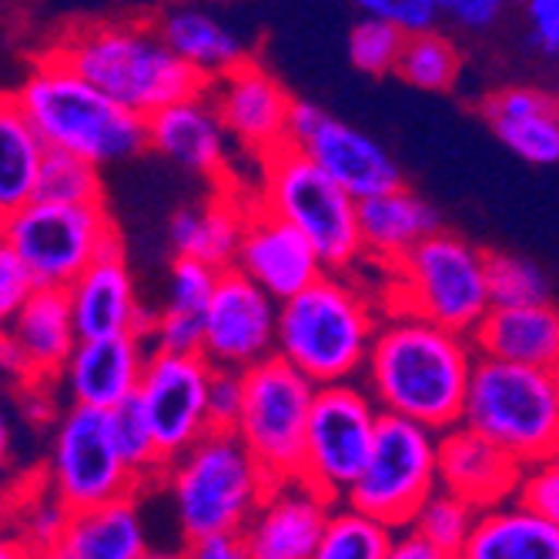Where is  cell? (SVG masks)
<instances>
[{
	"mask_svg": "<svg viewBox=\"0 0 559 559\" xmlns=\"http://www.w3.org/2000/svg\"><path fill=\"white\" fill-rule=\"evenodd\" d=\"M476 359L479 348L473 335L452 332L413 312L385 309L362 385L382 413L445 432L463 423Z\"/></svg>",
	"mask_w": 559,
	"mask_h": 559,
	"instance_id": "obj_1",
	"label": "cell"
},
{
	"mask_svg": "<svg viewBox=\"0 0 559 559\" xmlns=\"http://www.w3.org/2000/svg\"><path fill=\"white\" fill-rule=\"evenodd\" d=\"M382 316V298L355 272H325L278 305L275 355L316 385L362 379Z\"/></svg>",
	"mask_w": 559,
	"mask_h": 559,
	"instance_id": "obj_2",
	"label": "cell"
},
{
	"mask_svg": "<svg viewBox=\"0 0 559 559\" xmlns=\"http://www.w3.org/2000/svg\"><path fill=\"white\" fill-rule=\"evenodd\" d=\"M14 97L47 147L68 151L94 168L121 165L147 151V118L94 87L55 50L31 68Z\"/></svg>",
	"mask_w": 559,
	"mask_h": 559,
	"instance_id": "obj_3",
	"label": "cell"
},
{
	"mask_svg": "<svg viewBox=\"0 0 559 559\" xmlns=\"http://www.w3.org/2000/svg\"><path fill=\"white\" fill-rule=\"evenodd\" d=\"M55 55L141 118L209 87L205 78L175 55L162 27L147 21L91 24L58 44Z\"/></svg>",
	"mask_w": 559,
	"mask_h": 559,
	"instance_id": "obj_4",
	"label": "cell"
},
{
	"mask_svg": "<svg viewBox=\"0 0 559 559\" xmlns=\"http://www.w3.org/2000/svg\"><path fill=\"white\" fill-rule=\"evenodd\" d=\"M162 476L185 539L245 530L272 486V476L235 429L205 432Z\"/></svg>",
	"mask_w": 559,
	"mask_h": 559,
	"instance_id": "obj_5",
	"label": "cell"
},
{
	"mask_svg": "<svg viewBox=\"0 0 559 559\" xmlns=\"http://www.w3.org/2000/svg\"><path fill=\"white\" fill-rule=\"evenodd\" d=\"M385 309L423 316L463 335H473L492 309L489 251L445 228L423 238L409 255L385 269Z\"/></svg>",
	"mask_w": 559,
	"mask_h": 559,
	"instance_id": "obj_6",
	"label": "cell"
},
{
	"mask_svg": "<svg viewBox=\"0 0 559 559\" xmlns=\"http://www.w3.org/2000/svg\"><path fill=\"white\" fill-rule=\"evenodd\" d=\"M251 198L309 238L329 272H355L366 262L359 198L335 185L305 151L285 144L262 158L259 191Z\"/></svg>",
	"mask_w": 559,
	"mask_h": 559,
	"instance_id": "obj_7",
	"label": "cell"
},
{
	"mask_svg": "<svg viewBox=\"0 0 559 559\" xmlns=\"http://www.w3.org/2000/svg\"><path fill=\"white\" fill-rule=\"evenodd\" d=\"M463 426L502 445L523 466L559 452V395L552 372L479 355L463 405Z\"/></svg>",
	"mask_w": 559,
	"mask_h": 559,
	"instance_id": "obj_8",
	"label": "cell"
},
{
	"mask_svg": "<svg viewBox=\"0 0 559 559\" xmlns=\"http://www.w3.org/2000/svg\"><path fill=\"white\" fill-rule=\"evenodd\" d=\"M0 235L17 251L37 288H68L100 255L121 248L115 218L100 201L34 198L4 218Z\"/></svg>",
	"mask_w": 559,
	"mask_h": 559,
	"instance_id": "obj_9",
	"label": "cell"
},
{
	"mask_svg": "<svg viewBox=\"0 0 559 559\" xmlns=\"http://www.w3.org/2000/svg\"><path fill=\"white\" fill-rule=\"evenodd\" d=\"M439 489V432L382 413L366 469L342 502L392 530H409L423 502Z\"/></svg>",
	"mask_w": 559,
	"mask_h": 559,
	"instance_id": "obj_10",
	"label": "cell"
},
{
	"mask_svg": "<svg viewBox=\"0 0 559 559\" xmlns=\"http://www.w3.org/2000/svg\"><path fill=\"white\" fill-rule=\"evenodd\" d=\"M316 392L319 385L288 366L282 355H272L245 372V405L235 432L272 483L301 476L305 432H309Z\"/></svg>",
	"mask_w": 559,
	"mask_h": 559,
	"instance_id": "obj_11",
	"label": "cell"
},
{
	"mask_svg": "<svg viewBox=\"0 0 559 559\" xmlns=\"http://www.w3.org/2000/svg\"><path fill=\"white\" fill-rule=\"evenodd\" d=\"M379 419L382 409L362 379L319 385L305 432L301 476L329 499L342 502L369 463Z\"/></svg>",
	"mask_w": 559,
	"mask_h": 559,
	"instance_id": "obj_12",
	"label": "cell"
},
{
	"mask_svg": "<svg viewBox=\"0 0 559 559\" xmlns=\"http://www.w3.org/2000/svg\"><path fill=\"white\" fill-rule=\"evenodd\" d=\"M47 476L50 496H58L71 513L134 496L141 486L121 460L108 409H94V405H68L50 439Z\"/></svg>",
	"mask_w": 559,
	"mask_h": 559,
	"instance_id": "obj_13",
	"label": "cell"
},
{
	"mask_svg": "<svg viewBox=\"0 0 559 559\" xmlns=\"http://www.w3.org/2000/svg\"><path fill=\"white\" fill-rule=\"evenodd\" d=\"M288 144L305 151L352 198H369L402 185V168L389 147L369 131L332 118L316 100L295 97L288 118Z\"/></svg>",
	"mask_w": 559,
	"mask_h": 559,
	"instance_id": "obj_14",
	"label": "cell"
},
{
	"mask_svg": "<svg viewBox=\"0 0 559 559\" xmlns=\"http://www.w3.org/2000/svg\"><path fill=\"white\" fill-rule=\"evenodd\" d=\"M212 362L201 352H151L144 366L138 399L155 429L165 466L185 449L212 432L209 419V382Z\"/></svg>",
	"mask_w": 559,
	"mask_h": 559,
	"instance_id": "obj_15",
	"label": "cell"
},
{
	"mask_svg": "<svg viewBox=\"0 0 559 559\" xmlns=\"http://www.w3.org/2000/svg\"><path fill=\"white\" fill-rule=\"evenodd\" d=\"M278 298L238 269H225L205 309L201 355L215 369L248 372L275 355L278 342Z\"/></svg>",
	"mask_w": 559,
	"mask_h": 559,
	"instance_id": "obj_16",
	"label": "cell"
},
{
	"mask_svg": "<svg viewBox=\"0 0 559 559\" xmlns=\"http://www.w3.org/2000/svg\"><path fill=\"white\" fill-rule=\"evenodd\" d=\"M205 94L212 97V105L238 151L255 165L288 144V118L295 97L255 58H248L241 68L212 81Z\"/></svg>",
	"mask_w": 559,
	"mask_h": 559,
	"instance_id": "obj_17",
	"label": "cell"
},
{
	"mask_svg": "<svg viewBox=\"0 0 559 559\" xmlns=\"http://www.w3.org/2000/svg\"><path fill=\"white\" fill-rule=\"evenodd\" d=\"M147 151H155V155L194 178L238 188L231 168L238 144L231 141L205 91L175 100V105L147 118Z\"/></svg>",
	"mask_w": 559,
	"mask_h": 559,
	"instance_id": "obj_18",
	"label": "cell"
},
{
	"mask_svg": "<svg viewBox=\"0 0 559 559\" xmlns=\"http://www.w3.org/2000/svg\"><path fill=\"white\" fill-rule=\"evenodd\" d=\"M332 510L335 499L305 476L275 479L241 530L251 559H312Z\"/></svg>",
	"mask_w": 559,
	"mask_h": 559,
	"instance_id": "obj_19",
	"label": "cell"
},
{
	"mask_svg": "<svg viewBox=\"0 0 559 559\" xmlns=\"http://www.w3.org/2000/svg\"><path fill=\"white\" fill-rule=\"evenodd\" d=\"M231 269L245 272L251 282H259L278 301L292 298L301 288H309L316 278H322L329 272L316 245L292 222H285L282 215L259 205L255 198H251V209L245 218V231H241L238 255H235Z\"/></svg>",
	"mask_w": 559,
	"mask_h": 559,
	"instance_id": "obj_20",
	"label": "cell"
},
{
	"mask_svg": "<svg viewBox=\"0 0 559 559\" xmlns=\"http://www.w3.org/2000/svg\"><path fill=\"white\" fill-rule=\"evenodd\" d=\"M147 359L151 345L141 332L78 338L58 379L71 405L115 409L138 392Z\"/></svg>",
	"mask_w": 559,
	"mask_h": 559,
	"instance_id": "obj_21",
	"label": "cell"
},
{
	"mask_svg": "<svg viewBox=\"0 0 559 559\" xmlns=\"http://www.w3.org/2000/svg\"><path fill=\"white\" fill-rule=\"evenodd\" d=\"M71 316L81 338L121 335V332H147L155 309L138 298L134 272L124 259V248L100 255L91 269H84L71 285Z\"/></svg>",
	"mask_w": 559,
	"mask_h": 559,
	"instance_id": "obj_22",
	"label": "cell"
},
{
	"mask_svg": "<svg viewBox=\"0 0 559 559\" xmlns=\"http://www.w3.org/2000/svg\"><path fill=\"white\" fill-rule=\"evenodd\" d=\"M523 469L502 445L463 423L439 432V486L473 502L479 513L513 499Z\"/></svg>",
	"mask_w": 559,
	"mask_h": 559,
	"instance_id": "obj_23",
	"label": "cell"
},
{
	"mask_svg": "<svg viewBox=\"0 0 559 559\" xmlns=\"http://www.w3.org/2000/svg\"><path fill=\"white\" fill-rule=\"evenodd\" d=\"M486 124L506 151L533 168L559 165V105L556 94L530 84H506L483 97Z\"/></svg>",
	"mask_w": 559,
	"mask_h": 559,
	"instance_id": "obj_24",
	"label": "cell"
},
{
	"mask_svg": "<svg viewBox=\"0 0 559 559\" xmlns=\"http://www.w3.org/2000/svg\"><path fill=\"white\" fill-rule=\"evenodd\" d=\"M439 228H442L439 212L405 181L359 201V231H362L366 262L376 265L379 272L392 269L423 238H429Z\"/></svg>",
	"mask_w": 559,
	"mask_h": 559,
	"instance_id": "obj_25",
	"label": "cell"
},
{
	"mask_svg": "<svg viewBox=\"0 0 559 559\" xmlns=\"http://www.w3.org/2000/svg\"><path fill=\"white\" fill-rule=\"evenodd\" d=\"M251 209V194L231 185H218L212 198L185 205L168 222V245L175 255L201 259L215 269H231L238 241Z\"/></svg>",
	"mask_w": 559,
	"mask_h": 559,
	"instance_id": "obj_26",
	"label": "cell"
},
{
	"mask_svg": "<svg viewBox=\"0 0 559 559\" xmlns=\"http://www.w3.org/2000/svg\"><path fill=\"white\" fill-rule=\"evenodd\" d=\"M147 536L134 496L111 499L68 516L61 536L37 559H141Z\"/></svg>",
	"mask_w": 559,
	"mask_h": 559,
	"instance_id": "obj_27",
	"label": "cell"
},
{
	"mask_svg": "<svg viewBox=\"0 0 559 559\" xmlns=\"http://www.w3.org/2000/svg\"><path fill=\"white\" fill-rule=\"evenodd\" d=\"M473 342L479 355L552 372L559 366V309L552 301L492 305Z\"/></svg>",
	"mask_w": 559,
	"mask_h": 559,
	"instance_id": "obj_28",
	"label": "cell"
},
{
	"mask_svg": "<svg viewBox=\"0 0 559 559\" xmlns=\"http://www.w3.org/2000/svg\"><path fill=\"white\" fill-rule=\"evenodd\" d=\"M455 559H559V526L513 496L479 513Z\"/></svg>",
	"mask_w": 559,
	"mask_h": 559,
	"instance_id": "obj_29",
	"label": "cell"
},
{
	"mask_svg": "<svg viewBox=\"0 0 559 559\" xmlns=\"http://www.w3.org/2000/svg\"><path fill=\"white\" fill-rule=\"evenodd\" d=\"M11 332L27 355L31 382L58 379L81 338L74 329L68 288H34L11 322Z\"/></svg>",
	"mask_w": 559,
	"mask_h": 559,
	"instance_id": "obj_30",
	"label": "cell"
},
{
	"mask_svg": "<svg viewBox=\"0 0 559 559\" xmlns=\"http://www.w3.org/2000/svg\"><path fill=\"white\" fill-rule=\"evenodd\" d=\"M158 27L175 47V55L205 78V84L225 78L251 58L245 37L212 11L175 8L162 17Z\"/></svg>",
	"mask_w": 559,
	"mask_h": 559,
	"instance_id": "obj_31",
	"label": "cell"
},
{
	"mask_svg": "<svg viewBox=\"0 0 559 559\" xmlns=\"http://www.w3.org/2000/svg\"><path fill=\"white\" fill-rule=\"evenodd\" d=\"M47 144L14 94H0V215H14L37 194Z\"/></svg>",
	"mask_w": 559,
	"mask_h": 559,
	"instance_id": "obj_32",
	"label": "cell"
},
{
	"mask_svg": "<svg viewBox=\"0 0 559 559\" xmlns=\"http://www.w3.org/2000/svg\"><path fill=\"white\" fill-rule=\"evenodd\" d=\"M460 74H463V50L449 34H442L439 27L405 34L399 68H395V78L402 84L426 94H445L460 84Z\"/></svg>",
	"mask_w": 559,
	"mask_h": 559,
	"instance_id": "obj_33",
	"label": "cell"
},
{
	"mask_svg": "<svg viewBox=\"0 0 559 559\" xmlns=\"http://www.w3.org/2000/svg\"><path fill=\"white\" fill-rule=\"evenodd\" d=\"M395 533L389 523L352 510L348 502H335L312 559H385Z\"/></svg>",
	"mask_w": 559,
	"mask_h": 559,
	"instance_id": "obj_34",
	"label": "cell"
},
{
	"mask_svg": "<svg viewBox=\"0 0 559 559\" xmlns=\"http://www.w3.org/2000/svg\"><path fill=\"white\" fill-rule=\"evenodd\" d=\"M108 416H111V432H115L118 452L131 466V473L141 483L158 479L165 473V455L158 449L155 429L147 423V413H144L138 392L131 399H124L121 405H115V409H108Z\"/></svg>",
	"mask_w": 559,
	"mask_h": 559,
	"instance_id": "obj_35",
	"label": "cell"
},
{
	"mask_svg": "<svg viewBox=\"0 0 559 559\" xmlns=\"http://www.w3.org/2000/svg\"><path fill=\"white\" fill-rule=\"evenodd\" d=\"M476 520H479V510H476L473 502H466L463 496H455V492H449V489L439 486L423 502V510L416 513V520H413L409 530H416L419 536H426L442 552L460 556V549L466 546V539L476 530Z\"/></svg>",
	"mask_w": 559,
	"mask_h": 559,
	"instance_id": "obj_36",
	"label": "cell"
},
{
	"mask_svg": "<svg viewBox=\"0 0 559 559\" xmlns=\"http://www.w3.org/2000/svg\"><path fill=\"white\" fill-rule=\"evenodd\" d=\"M405 44V31L392 21L362 14L348 31V61L355 71H362L369 78H385L395 74L399 55Z\"/></svg>",
	"mask_w": 559,
	"mask_h": 559,
	"instance_id": "obj_37",
	"label": "cell"
},
{
	"mask_svg": "<svg viewBox=\"0 0 559 559\" xmlns=\"http://www.w3.org/2000/svg\"><path fill=\"white\" fill-rule=\"evenodd\" d=\"M47 201H100L105 188H100V168L91 162L68 155V151L47 147L40 175H37V194Z\"/></svg>",
	"mask_w": 559,
	"mask_h": 559,
	"instance_id": "obj_38",
	"label": "cell"
},
{
	"mask_svg": "<svg viewBox=\"0 0 559 559\" xmlns=\"http://www.w3.org/2000/svg\"><path fill=\"white\" fill-rule=\"evenodd\" d=\"M489 298H492V305L549 301V278L526 255H513V251H489Z\"/></svg>",
	"mask_w": 559,
	"mask_h": 559,
	"instance_id": "obj_39",
	"label": "cell"
},
{
	"mask_svg": "<svg viewBox=\"0 0 559 559\" xmlns=\"http://www.w3.org/2000/svg\"><path fill=\"white\" fill-rule=\"evenodd\" d=\"M222 269L201 262V259H188V255H175L171 269H168V298L165 305L181 312H194L205 316L209 301L218 288Z\"/></svg>",
	"mask_w": 559,
	"mask_h": 559,
	"instance_id": "obj_40",
	"label": "cell"
},
{
	"mask_svg": "<svg viewBox=\"0 0 559 559\" xmlns=\"http://www.w3.org/2000/svg\"><path fill=\"white\" fill-rule=\"evenodd\" d=\"M144 338H147L151 352H201V338H205V316L162 305V309H155V316H151Z\"/></svg>",
	"mask_w": 559,
	"mask_h": 559,
	"instance_id": "obj_41",
	"label": "cell"
},
{
	"mask_svg": "<svg viewBox=\"0 0 559 559\" xmlns=\"http://www.w3.org/2000/svg\"><path fill=\"white\" fill-rule=\"evenodd\" d=\"M516 499H523L536 513H543L546 520L559 526V452L523 469Z\"/></svg>",
	"mask_w": 559,
	"mask_h": 559,
	"instance_id": "obj_42",
	"label": "cell"
},
{
	"mask_svg": "<svg viewBox=\"0 0 559 559\" xmlns=\"http://www.w3.org/2000/svg\"><path fill=\"white\" fill-rule=\"evenodd\" d=\"M34 278L27 275L24 262L17 259V251L8 245V238L0 235V332L11 329V322L17 319L21 305L27 301V295L34 292Z\"/></svg>",
	"mask_w": 559,
	"mask_h": 559,
	"instance_id": "obj_43",
	"label": "cell"
},
{
	"mask_svg": "<svg viewBox=\"0 0 559 559\" xmlns=\"http://www.w3.org/2000/svg\"><path fill=\"white\" fill-rule=\"evenodd\" d=\"M245 405V372L241 369H212L209 382V419L212 429H235Z\"/></svg>",
	"mask_w": 559,
	"mask_h": 559,
	"instance_id": "obj_44",
	"label": "cell"
},
{
	"mask_svg": "<svg viewBox=\"0 0 559 559\" xmlns=\"http://www.w3.org/2000/svg\"><path fill=\"white\" fill-rule=\"evenodd\" d=\"M352 4L359 8L362 14L399 24L405 34L436 27V21H439L436 0H352Z\"/></svg>",
	"mask_w": 559,
	"mask_h": 559,
	"instance_id": "obj_45",
	"label": "cell"
},
{
	"mask_svg": "<svg viewBox=\"0 0 559 559\" xmlns=\"http://www.w3.org/2000/svg\"><path fill=\"white\" fill-rule=\"evenodd\" d=\"M530 47L543 58H559V0H523Z\"/></svg>",
	"mask_w": 559,
	"mask_h": 559,
	"instance_id": "obj_46",
	"label": "cell"
},
{
	"mask_svg": "<svg viewBox=\"0 0 559 559\" xmlns=\"http://www.w3.org/2000/svg\"><path fill=\"white\" fill-rule=\"evenodd\" d=\"M510 4L513 0H436L439 17L452 21L463 31H476V34L496 27Z\"/></svg>",
	"mask_w": 559,
	"mask_h": 559,
	"instance_id": "obj_47",
	"label": "cell"
},
{
	"mask_svg": "<svg viewBox=\"0 0 559 559\" xmlns=\"http://www.w3.org/2000/svg\"><path fill=\"white\" fill-rule=\"evenodd\" d=\"M68 516L71 510L58 499L50 496L47 502H40L34 513H27V526H24V543L34 549V552H44L50 543L61 536V530L68 526Z\"/></svg>",
	"mask_w": 559,
	"mask_h": 559,
	"instance_id": "obj_48",
	"label": "cell"
},
{
	"mask_svg": "<svg viewBox=\"0 0 559 559\" xmlns=\"http://www.w3.org/2000/svg\"><path fill=\"white\" fill-rule=\"evenodd\" d=\"M181 559H251L245 533L228 530V533H209V536H194L188 539Z\"/></svg>",
	"mask_w": 559,
	"mask_h": 559,
	"instance_id": "obj_49",
	"label": "cell"
},
{
	"mask_svg": "<svg viewBox=\"0 0 559 559\" xmlns=\"http://www.w3.org/2000/svg\"><path fill=\"white\" fill-rule=\"evenodd\" d=\"M385 559H455V556L452 552H442L439 546H432L416 530H399L395 533V543L385 552Z\"/></svg>",
	"mask_w": 559,
	"mask_h": 559,
	"instance_id": "obj_50",
	"label": "cell"
},
{
	"mask_svg": "<svg viewBox=\"0 0 559 559\" xmlns=\"http://www.w3.org/2000/svg\"><path fill=\"white\" fill-rule=\"evenodd\" d=\"M0 376L31 382V366H27V355H24V348H21V342L14 338V332H11V329L0 332Z\"/></svg>",
	"mask_w": 559,
	"mask_h": 559,
	"instance_id": "obj_51",
	"label": "cell"
},
{
	"mask_svg": "<svg viewBox=\"0 0 559 559\" xmlns=\"http://www.w3.org/2000/svg\"><path fill=\"white\" fill-rule=\"evenodd\" d=\"M0 559H37V552L27 543L17 539H0Z\"/></svg>",
	"mask_w": 559,
	"mask_h": 559,
	"instance_id": "obj_52",
	"label": "cell"
},
{
	"mask_svg": "<svg viewBox=\"0 0 559 559\" xmlns=\"http://www.w3.org/2000/svg\"><path fill=\"white\" fill-rule=\"evenodd\" d=\"M8 452H11V426H8L4 405H0V466L8 463Z\"/></svg>",
	"mask_w": 559,
	"mask_h": 559,
	"instance_id": "obj_53",
	"label": "cell"
},
{
	"mask_svg": "<svg viewBox=\"0 0 559 559\" xmlns=\"http://www.w3.org/2000/svg\"><path fill=\"white\" fill-rule=\"evenodd\" d=\"M141 559H181V556H171V552H151V549H147Z\"/></svg>",
	"mask_w": 559,
	"mask_h": 559,
	"instance_id": "obj_54",
	"label": "cell"
},
{
	"mask_svg": "<svg viewBox=\"0 0 559 559\" xmlns=\"http://www.w3.org/2000/svg\"><path fill=\"white\" fill-rule=\"evenodd\" d=\"M552 382H556V395H559V366L552 369Z\"/></svg>",
	"mask_w": 559,
	"mask_h": 559,
	"instance_id": "obj_55",
	"label": "cell"
},
{
	"mask_svg": "<svg viewBox=\"0 0 559 559\" xmlns=\"http://www.w3.org/2000/svg\"><path fill=\"white\" fill-rule=\"evenodd\" d=\"M0 225H4V215H0Z\"/></svg>",
	"mask_w": 559,
	"mask_h": 559,
	"instance_id": "obj_56",
	"label": "cell"
},
{
	"mask_svg": "<svg viewBox=\"0 0 559 559\" xmlns=\"http://www.w3.org/2000/svg\"><path fill=\"white\" fill-rule=\"evenodd\" d=\"M556 105H559V94H556Z\"/></svg>",
	"mask_w": 559,
	"mask_h": 559,
	"instance_id": "obj_57",
	"label": "cell"
}]
</instances>
